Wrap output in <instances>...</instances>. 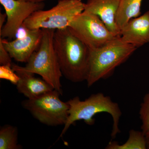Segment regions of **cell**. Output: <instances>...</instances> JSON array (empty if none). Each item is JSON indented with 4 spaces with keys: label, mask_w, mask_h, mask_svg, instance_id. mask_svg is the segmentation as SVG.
Segmentation results:
<instances>
[{
    "label": "cell",
    "mask_w": 149,
    "mask_h": 149,
    "mask_svg": "<svg viewBox=\"0 0 149 149\" xmlns=\"http://www.w3.org/2000/svg\"><path fill=\"white\" fill-rule=\"evenodd\" d=\"M54 46L63 76L73 83L86 81L91 49L68 27L57 29Z\"/></svg>",
    "instance_id": "cell-1"
},
{
    "label": "cell",
    "mask_w": 149,
    "mask_h": 149,
    "mask_svg": "<svg viewBox=\"0 0 149 149\" xmlns=\"http://www.w3.org/2000/svg\"><path fill=\"white\" fill-rule=\"evenodd\" d=\"M67 102L69 106L68 117L60 138L77 120H83L88 125H94L95 120L94 116L97 113L102 112L108 113L112 118V139H115L117 134L120 133L119 125L122 112L118 104L113 101L110 97L99 93L91 95L85 100H80L79 97H75Z\"/></svg>",
    "instance_id": "cell-2"
},
{
    "label": "cell",
    "mask_w": 149,
    "mask_h": 149,
    "mask_svg": "<svg viewBox=\"0 0 149 149\" xmlns=\"http://www.w3.org/2000/svg\"><path fill=\"white\" fill-rule=\"evenodd\" d=\"M137 48L117 36L101 47L91 49L86 82L91 87L102 79L108 78L116 68L125 63Z\"/></svg>",
    "instance_id": "cell-3"
},
{
    "label": "cell",
    "mask_w": 149,
    "mask_h": 149,
    "mask_svg": "<svg viewBox=\"0 0 149 149\" xmlns=\"http://www.w3.org/2000/svg\"><path fill=\"white\" fill-rule=\"evenodd\" d=\"M42 29V37L40 46L26 63V65L20 66L12 63V67L14 69L39 74L54 90L62 95L61 79L63 74L54 46L55 30Z\"/></svg>",
    "instance_id": "cell-4"
},
{
    "label": "cell",
    "mask_w": 149,
    "mask_h": 149,
    "mask_svg": "<svg viewBox=\"0 0 149 149\" xmlns=\"http://www.w3.org/2000/svg\"><path fill=\"white\" fill-rule=\"evenodd\" d=\"M84 8L85 3L81 0H58L50 9L35 12L24 21L22 26L29 29H65Z\"/></svg>",
    "instance_id": "cell-5"
},
{
    "label": "cell",
    "mask_w": 149,
    "mask_h": 149,
    "mask_svg": "<svg viewBox=\"0 0 149 149\" xmlns=\"http://www.w3.org/2000/svg\"><path fill=\"white\" fill-rule=\"evenodd\" d=\"M58 91L48 92L32 99L22 102V106L30 113L35 119L48 126L64 125L68 117L69 106L60 98Z\"/></svg>",
    "instance_id": "cell-6"
},
{
    "label": "cell",
    "mask_w": 149,
    "mask_h": 149,
    "mask_svg": "<svg viewBox=\"0 0 149 149\" xmlns=\"http://www.w3.org/2000/svg\"><path fill=\"white\" fill-rule=\"evenodd\" d=\"M68 28L90 49L101 47L117 37L97 15L85 10L73 18Z\"/></svg>",
    "instance_id": "cell-7"
},
{
    "label": "cell",
    "mask_w": 149,
    "mask_h": 149,
    "mask_svg": "<svg viewBox=\"0 0 149 149\" xmlns=\"http://www.w3.org/2000/svg\"><path fill=\"white\" fill-rule=\"evenodd\" d=\"M7 15L5 24L0 30V37L12 40L15 38L24 21L37 11L44 9V3H34L26 0H0Z\"/></svg>",
    "instance_id": "cell-8"
},
{
    "label": "cell",
    "mask_w": 149,
    "mask_h": 149,
    "mask_svg": "<svg viewBox=\"0 0 149 149\" xmlns=\"http://www.w3.org/2000/svg\"><path fill=\"white\" fill-rule=\"evenodd\" d=\"M42 35V29H28L23 37L12 41L1 37L0 40L12 58L19 62L27 63L40 46Z\"/></svg>",
    "instance_id": "cell-9"
},
{
    "label": "cell",
    "mask_w": 149,
    "mask_h": 149,
    "mask_svg": "<svg viewBox=\"0 0 149 149\" xmlns=\"http://www.w3.org/2000/svg\"><path fill=\"white\" fill-rule=\"evenodd\" d=\"M120 37L137 49L149 43V11L130 19L120 30Z\"/></svg>",
    "instance_id": "cell-10"
},
{
    "label": "cell",
    "mask_w": 149,
    "mask_h": 149,
    "mask_svg": "<svg viewBox=\"0 0 149 149\" xmlns=\"http://www.w3.org/2000/svg\"><path fill=\"white\" fill-rule=\"evenodd\" d=\"M120 0H87L84 10L96 15L116 36H120L116 16Z\"/></svg>",
    "instance_id": "cell-11"
},
{
    "label": "cell",
    "mask_w": 149,
    "mask_h": 149,
    "mask_svg": "<svg viewBox=\"0 0 149 149\" xmlns=\"http://www.w3.org/2000/svg\"><path fill=\"white\" fill-rule=\"evenodd\" d=\"M19 77L17 89L28 99L36 98L54 90V88L43 79L35 77L34 74L14 69Z\"/></svg>",
    "instance_id": "cell-12"
},
{
    "label": "cell",
    "mask_w": 149,
    "mask_h": 149,
    "mask_svg": "<svg viewBox=\"0 0 149 149\" xmlns=\"http://www.w3.org/2000/svg\"><path fill=\"white\" fill-rule=\"evenodd\" d=\"M143 0H120L116 16V24L120 32L131 19L141 15Z\"/></svg>",
    "instance_id": "cell-13"
},
{
    "label": "cell",
    "mask_w": 149,
    "mask_h": 149,
    "mask_svg": "<svg viewBox=\"0 0 149 149\" xmlns=\"http://www.w3.org/2000/svg\"><path fill=\"white\" fill-rule=\"evenodd\" d=\"M106 149H147L146 136L143 131L131 130L129 137L125 143L120 145L115 141L110 142Z\"/></svg>",
    "instance_id": "cell-14"
},
{
    "label": "cell",
    "mask_w": 149,
    "mask_h": 149,
    "mask_svg": "<svg viewBox=\"0 0 149 149\" xmlns=\"http://www.w3.org/2000/svg\"><path fill=\"white\" fill-rule=\"evenodd\" d=\"M18 129L15 126L5 125L0 129V149H20L18 143Z\"/></svg>",
    "instance_id": "cell-15"
},
{
    "label": "cell",
    "mask_w": 149,
    "mask_h": 149,
    "mask_svg": "<svg viewBox=\"0 0 149 149\" xmlns=\"http://www.w3.org/2000/svg\"><path fill=\"white\" fill-rule=\"evenodd\" d=\"M139 114L142 121L141 129L145 134L149 131V91L144 96Z\"/></svg>",
    "instance_id": "cell-16"
},
{
    "label": "cell",
    "mask_w": 149,
    "mask_h": 149,
    "mask_svg": "<svg viewBox=\"0 0 149 149\" xmlns=\"http://www.w3.org/2000/svg\"><path fill=\"white\" fill-rule=\"evenodd\" d=\"M0 78L8 80L13 85H16L19 80V76L13 68L12 65H1Z\"/></svg>",
    "instance_id": "cell-17"
},
{
    "label": "cell",
    "mask_w": 149,
    "mask_h": 149,
    "mask_svg": "<svg viewBox=\"0 0 149 149\" xmlns=\"http://www.w3.org/2000/svg\"><path fill=\"white\" fill-rule=\"evenodd\" d=\"M12 58L8 52L5 48L1 40H0V64L12 65Z\"/></svg>",
    "instance_id": "cell-18"
},
{
    "label": "cell",
    "mask_w": 149,
    "mask_h": 149,
    "mask_svg": "<svg viewBox=\"0 0 149 149\" xmlns=\"http://www.w3.org/2000/svg\"><path fill=\"white\" fill-rule=\"evenodd\" d=\"M7 20V15L6 13H0V30L5 24Z\"/></svg>",
    "instance_id": "cell-19"
},
{
    "label": "cell",
    "mask_w": 149,
    "mask_h": 149,
    "mask_svg": "<svg viewBox=\"0 0 149 149\" xmlns=\"http://www.w3.org/2000/svg\"><path fill=\"white\" fill-rule=\"evenodd\" d=\"M146 141L147 149H149V131L145 134Z\"/></svg>",
    "instance_id": "cell-20"
},
{
    "label": "cell",
    "mask_w": 149,
    "mask_h": 149,
    "mask_svg": "<svg viewBox=\"0 0 149 149\" xmlns=\"http://www.w3.org/2000/svg\"><path fill=\"white\" fill-rule=\"evenodd\" d=\"M26 1L34 3H42L46 1V0H26Z\"/></svg>",
    "instance_id": "cell-21"
}]
</instances>
